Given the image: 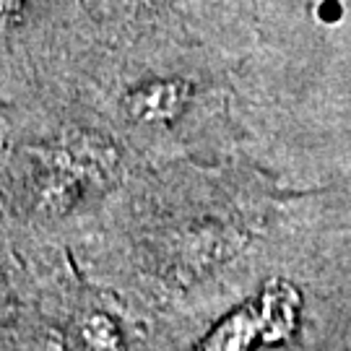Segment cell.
<instances>
[{"mask_svg": "<svg viewBox=\"0 0 351 351\" xmlns=\"http://www.w3.org/2000/svg\"><path fill=\"white\" fill-rule=\"evenodd\" d=\"M169 97H177L175 94V86H154L149 88L146 94H143V117H151V120H156V117H162V114H175L169 112V110H175V104H164V99H169Z\"/></svg>", "mask_w": 351, "mask_h": 351, "instance_id": "1", "label": "cell"}, {"mask_svg": "<svg viewBox=\"0 0 351 351\" xmlns=\"http://www.w3.org/2000/svg\"><path fill=\"white\" fill-rule=\"evenodd\" d=\"M19 3H21V0H3V11L5 13L16 11V8H19Z\"/></svg>", "mask_w": 351, "mask_h": 351, "instance_id": "2", "label": "cell"}]
</instances>
